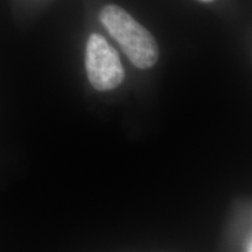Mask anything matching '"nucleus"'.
I'll list each match as a JSON object with an SVG mask.
<instances>
[{
  "instance_id": "obj_1",
  "label": "nucleus",
  "mask_w": 252,
  "mask_h": 252,
  "mask_svg": "<svg viewBox=\"0 0 252 252\" xmlns=\"http://www.w3.org/2000/svg\"><path fill=\"white\" fill-rule=\"evenodd\" d=\"M99 20L119 43L132 64L139 69H147L156 64L159 56L156 39L125 9L116 5L105 6L100 11Z\"/></svg>"
},
{
  "instance_id": "obj_2",
  "label": "nucleus",
  "mask_w": 252,
  "mask_h": 252,
  "mask_svg": "<svg viewBox=\"0 0 252 252\" xmlns=\"http://www.w3.org/2000/svg\"><path fill=\"white\" fill-rule=\"evenodd\" d=\"M86 68L91 86L99 91L115 89L125 76L116 49L99 34H91L88 40Z\"/></svg>"
},
{
  "instance_id": "obj_3",
  "label": "nucleus",
  "mask_w": 252,
  "mask_h": 252,
  "mask_svg": "<svg viewBox=\"0 0 252 252\" xmlns=\"http://www.w3.org/2000/svg\"><path fill=\"white\" fill-rule=\"evenodd\" d=\"M200 1H203V2H210V1H214V0H200Z\"/></svg>"
}]
</instances>
